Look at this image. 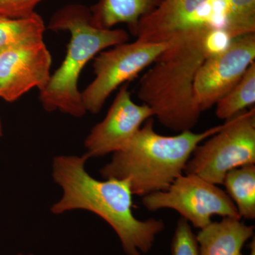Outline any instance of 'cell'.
<instances>
[{
    "label": "cell",
    "instance_id": "7a4b0ae2",
    "mask_svg": "<svg viewBox=\"0 0 255 255\" xmlns=\"http://www.w3.org/2000/svg\"><path fill=\"white\" fill-rule=\"evenodd\" d=\"M209 30L177 32L139 81L137 97L159 123L174 131L191 130L201 111L194 95L196 73L207 58L204 37Z\"/></svg>",
    "mask_w": 255,
    "mask_h": 255
},
{
    "label": "cell",
    "instance_id": "277c9868",
    "mask_svg": "<svg viewBox=\"0 0 255 255\" xmlns=\"http://www.w3.org/2000/svg\"><path fill=\"white\" fill-rule=\"evenodd\" d=\"M48 28L68 31L71 39L63 63L40 90V102L47 112L59 110L74 117H83L87 111L78 89L82 70L100 52L128 41V33L124 29L97 27L92 23L90 9L79 4L58 10Z\"/></svg>",
    "mask_w": 255,
    "mask_h": 255
},
{
    "label": "cell",
    "instance_id": "9a60e30c",
    "mask_svg": "<svg viewBox=\"0 0 255 255\" xmlns=\"http://www.w3.org/2000/svg\"><path fill=\"white\" fill-rule=\"evenodd\" d=\"M241 218L255 219V164H248L230 171L223 184Z\"/></svg>",
    "mask_w": 255,
    "mask_h": 255
},
{
    "label": "cell",
    "instance_id": "30bf717a",
    "mask_svg": "<svg viewBox=\"0 0 255 255\" xmlns=\"http://www.w3.org/2000/svg\"><path fill=\"white\" fill-rule=\"evenodd\" d=\"M148 106L132 100L127 84H124L103 121L87 137L85 157H101L117 152L133 137L142 124L152 118Z\"/></svg>",
    "mask_w": 255,
    "mask_h": 255
},
{
    "label": "cell",
    "instance_id": "6da1fadb",
    "mask_svg": "<svg viewBox=\"0 0 255 255\" xmlns=\"http://www.w3.org/2000/svg\"><path fill=\"white\" fill-rule=\"evenodd\" d=\"M87 159L60 155L53 162V178L63 189V196L52 206L54 214L73 210L94 213L113 228L127 255L146 254L157 235L164 229L163 221H140L132 213V194L128 179L97 180L85 170Z\"/></svg>",
    "mask_w": 255,
    "mask_h": 255
},
{
    "label": "cell",
    "instance_id": "44dd1931",
    "mask_svg": "<svg viewBox=\"0 0 255 255\" xmlns=\"http://www.w3.org/2000/svg\"><path fill=\"white\" fill-rule=\"evenodd\" d=\"M250 249H251V253L250 255H255V240L253 238V241L250 243Z\"/></svg>",
    "mask_w": 255,
    "mask_h": 255
},
{
    "label": "cell",
    "instance_id": "ffe728a7",
    "mask_svg": "<svg viewBox=\"0 0 255 255\" xmlns=\"http://www.w3.org/2000/svg\"><path fill=\"white\" fill-rule=\"evenodd\" d=\"M232 41L229 33L223 28H216L206 32L204 44L207 58L226 51Z\"/></svg>",
    "mask_w": 255,
    "mask_h": 255
},
{
    "label": "cell",
    "instance_id": "8992f818",
    "mask_svg": "<svg viewBox=\"0 0 255 255\" xmlns=\"http://www.w3.org/2000/svg\"><path fill=\"white\" fill-rule=\"evenodd\" d=\"M146 209H173L194 227L202 229L216 216L241 219L226 191L194 174H183L165 191L142 197Z\"/></svg>",
    "mask_w": 255,
    "mask_h": 255
},
{
    "label": "cell",
    "instance_id": "7c38bea8",
    "mask_svg": "<svg viewBox=\"0 0 255 255\" xmlns=\"http://www.w3.org/2000/svg\"><path fill=\"white\" fill-rule=\"evenodd\" d=\"M255 227L242 222L241 219L224 217L211 222L196 236L199 255H244L243 248L254 236Z\"/></svg>",
    "mask_w": 255,
    "mask_h": 255
},
{
    "label": "cell",
    "instance_id": "52a82bcc",
    "mask_svg": "<svg viewBox=\"0 0 255 255\" xmlns=\"http://www.w3.org/2000/svg\"><path fill=\"white\" fill-rule=\"evenodd\" d=\"M169 43V41L152 43L137 38L132 43L100 52L93 64L95 78L82 92L87 112L100 113L114 90L150 66Z\"/></svg>",
    "mask_w": 255,
    "mask_h": 255
},
{
    "label": "cell",
    "instance_id": "d6986e66",
    "mask_svg": "<svg viewBox=\"0 0 255 255\" xmlns=\"http://www.w3.org/2000/svg\"><path fill=\"white\" fill-rule=\"evenodd\" d=\"M43 0H0V17L21 18L35 12Z\"/></svg>",
    "mask_w": 255,
    "mask_h": 255
},
{
    "label": "cell",
    "instance_id": "e0dca14e",
    "mask_svg": "<svg viewBox=\"0 0 255 255\" xmlns=\"http://www.w3.org/2000/svg\"><path fill=\"white\" fill-rule=\"evenodd\" d=\"M231 38L255 33V0H231L227 25Z\"/></svg>",
    "mask_w": 255,
    "mask_h": 255
},
{
    "label": "cell",
    "instance_id": "3957f363",
    "mask_svg": "<svg viewBox=\"0 0 255 255\" xmlns=\"http://www.w3.org/2000/svg\"><path fill=\"white\" fill-rule=\"evenodd\" d=\"M147 119L137 133L100 169L104 179H128L133 195L143 196L167 190L184 174L188 161L199 144L219 131L222 125L202 132L187 130L167 136L154 130Z\"/></svg>",
    "mask_w": 255,
    "mask_h": 255
},
{
    "label": "cell",
    "instance_id": "ac0fdd59",
    "mask_svg": "<svg viewBox=\"0 0 255 255\" xmlns=\"http://www.w3.org/2000/svg\"><path fill=\"white\" fill-rule=\"evenodd\" d=\"M172 255H199V245L190 223L181 218L172 241Z\"/></svg>",
    "mask_w": 255,
    "mask_h": 255
},
{
    "label": "cell",
    "instance_id": "5bb4252c",
    "mask_svg": "<svg viewBox=\"0 0 255 255\" xmlns=\"http://www.w3.org/2000/svg\"><path fill=\"white\" fill-rule=\"evenodd\" d=\"M45 30L43 18L36 11L25 17H0V53L43 41Z\"/></svg>",
    "mask_w": 255,
    "mask_h": 255
},
{
    "label": "cell",
    "instance_id": "ba28073f",
    "mask_svg": "<svg viewBox=\"0 0 255 255\" xmlns=\"http://www.w3.org/2000/svg\"><path fill=\"white\" fill-rule=\"evenodd\" d=\"M231 0H162L142 17L132 34L143 41H167L177 32L191 29H225Z\"/></svg>",
    "mask_w": 255,
    "mask_h": 255
},
{
    "label": "cell",
    "instance_id": "603a6c76",
    "mask_svg": "<svg viewBox=\"0 0 255 255\" xmlns=\"http://www.w3.org/2000/svg\"><path fill=\"white\" fill-rule=\"evenodd\" d=\"M23 255V254H19V255Z\"/></svg>",
    "mask_w": 255,
    "mask_h": 255
},
{
    "label": "cell",
    "instance_id": "2e32d148",
    "mask_svg": "<svg viewBox=\"0 0 255 255\" xmlns=\"http://www.w3.org/2000/svg\"><path fill=\"white\" fill-rule=\"evenodd\" d=\"M255 103V62L248 68L241 81L216 104V115L228 120Z\"/></svg>",
    "mask_w": 255,
    "mask_h": 255
},
{
    "label": "cell",
    "instance_id": "7402d4cb",
    "mask_svg": "<svg viewBox=\"0 0 255 255\" xmlns=\"http://www.w3.org/2000/svg\"><path fill=\"white\" fill-rule=\"evenodd\" d=\"M2 136V125H1V118H0V138Z\"/></svg>",
    "mask_w": 255,
    "mask_h": 255
},
{
    "label": "cell",
    "instance_id": "4fadbf2b",
    "mask_svg": "<svg viewBox=\"0 0 255 255\" xmlns=\"http://www.w3.org/2000/svg\"><path fill=\"white\" fill-rule=\"evenodd\" d=\"M162 0H100L90 9L92 21L99 28L110 29L127 23L133 33L142 17L154 11Z\"/></svg>",
    "mask_w": 255,
    "mask_h": 255
},
{
    "label": "cell",
    "instance_id": "8fae6325",
    "mask_svg": "<svg viewBox=\"0 0 255 255\" xmlns=\"http://www.w3.org/2000/svg\"><path fill=\"white\" fill-rule=\"evenodd\" d=\"M52 58L44 42L10 48L0 53V98L14 102L49 81Z\"/></svg>",
    "mask_w": 255,
    "mask_h": 255
},
{
    "label": "cell",
    "instance_id": "9c48e42d",
    "mask_svg": "<svg viewBox=\"0 0 255 255\" xmlns=\"http://www.w3.org/2000/svg\"><path fill=\"white\" fill-rule=\"evenodd\" d=\"M255 60V33L233 38L226 51L206 58L194 84V98L201 112L231 92Z\"/></svg>",
    "mask_w": 255,
    "mask_h": 255
},
{
    "label": "cell",
    "instance_id": "5b68a950",
    "mask_svg": "<svg viewBox=\"0 0 255 255\" xmlns=\"http://www.w3.org/2000/svg\"><path fill=\"white\" fill-rule=\"evenodd\" d=\"M199 144L184 174H194L216 185L233 169L255 164V108L228 119L219 131Z\"/></svg>",
    "mask_w": 255,
    "mask_h": 255
}]
</instances>
